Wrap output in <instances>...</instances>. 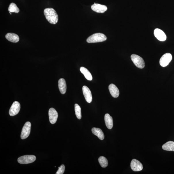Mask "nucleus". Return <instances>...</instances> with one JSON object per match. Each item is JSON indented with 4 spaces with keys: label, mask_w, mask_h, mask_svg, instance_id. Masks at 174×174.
I'll use <instances>...</instances> for the list:
<instances>
[{
    "label": "nucleus",
    "mask_w": 174,
    "mask_h": 174,
    "mask_svg": "<svg viewBox=\"0 0 174 174\" xmlns=\"http://www.w3.org/2000/svg\"><path fill=\"white\" fill-rule=\"evenodd\" d=\"M91 7L93 11L98 13H104L108 9L106 6L99 4H93Z\"/></svg>",
    "instance_id": "nucleus-12"
},
{
    "label": "nucleus",
    "mask_w": 174,
    "mask_h": 174,
    "mask_svg": "<svg viewBox=\"0 0 174 174\" xmlns=\"http://www.w3.org/2000/svg\"><path fill=\"white\" fill-rule=\"evenodd\" d=\"M98 161L101 167L103 168H105L108 165V160L105 157L101 156L99 157Z\"/></svg>",
    "instance_id": "nucleus-20"
},
{
    "label": "nucleus",
    "mask_w": 174,
    "mask_h": 174,
    "mask_svg": "<svg viewBox=\"0 0 174 174\" xmlns=\"http://www.w3.org/2000/svg\"><path fill=\"white\" fill-rule=\"evenodd\" d=\"M58 87L60 93L64 94L66 91V85L65 80L64 79H61L59 80Z\"/></svg>",
    "instance_id": "nucleus-15"
},
{
    "label": "nucleus",
    "mask_w": 174,
    "mask_h": 174,
    "mask_svg": "<svg viewBox=\"0 0 174 174\" xmlns=\"http://www.w3.org/2000/svg\"><path fill=\"white\" fill-rule=\"evenodd\" d=\"M36 158V157L33 155H25L19 157L18 161L20 164H27L34 162Z\"/></svg>",
    "instance_id": "nucleus-4"
},
{
    "label": "nucleus",
    "mask_w": 174,
    "mask_h": 174,
    "mask_svg": "<svg viewBox=\"0 0 174 174\" xmlns=\"http://www.w3.org/2000/svg\"><path fill=\"white\" fill-rule=\"evenodd\" d=\"M5 37L8 41L13 43H17L19 41V37L16 34L9 33L6 35Z\"/></svg>",
    "instance_id": "nucleus-14"
},
{
    "label": "nucleus",
    "mask_w": 174,
    "mask_h": 174,
    "mask_svg": "<svg viewBox=\"0 0 174 174\" xmlns=\"http://www.w3.org/2000/svg\"><path fill=\"white\" fill-rule=\"evenodd\" d=\"M44 14L48 22L52 24L57 23L58 17L57 12L52 8H48L44 10Z\"/></svg>",
    "instance_id": "nucleus-1"
},
{
    "label": "nucleus",
    "mask_w": 174,
    "mask_h": 174,
    "mask_svg": "<svg viewBox=\"0 0 174 174\" xmlns=\"http://www.w3.org/2000/svg\"><path fill=\"white\" fill-rule=\"evenodd\" d=\"M92 132L93 134L96 135L100 140H102L104 138V133L100 128H93L92 129Z\"/></svg>",
    "instance_id": "nucleus-17"
},
{
    "label": "nucleus",
    "mask_w": 174,
    "mask_h": 174,
    "mask_svg": "<svg viewBox=\"0 0 174 174\" xmlns=\"http://www.w3.org/2000/svg\"><path fill=\"white\" fill-rule=\"evenodd\" d=\"M131 167L132 170L138 172L143 170V166L141 163L137 160L133 159L131 163Z\"/></svg>",
    "instance_id": "nucleus-9"
},
{
    "label": "nucleus",
    "mask_w": 174,
    "mask_h": 174,
    "mask_svg": "<svg viewBox=\"0 0 174 174\" xmlns=\"http://www.w3.org/2000/svg\"><path fill=\"white\" fill-rule=\"evenodd\" d=\"M74 110L77 118L79 119H81L82 117L81 108L79 104H75Z\"/></svg>",
    "instance_id": "nucleus-22"
},
{
    "label": "nucleus",
    "mask_w": 174,
    "mask_h": 174,
    "mask_svg": "<svg viewBox=\"0 0 174 174\" xmlns=\"http://www.w3.org/2000/svg\"><path fill=\"white\" fill-rule=\"evenodd\" d=\"M162 148L163 150L165 151H174V142L169 141L164 144Z\"/></svg>",
    "instance_id": "nucleus-19"
},
{
    "label": "nucleus",
    "mask_w": 174,
    "mask_h": 174,
    "mask_svg": "<svg viewBox=\"0 0 174 174\" xmlns=\"http://www.w3.org/2000/svg\"><path fill=\"white\" fill-rule=\"evenodd\" d=\"M82 90L84 95L87 102L90 103L92 102V96L91 91L86 86H84L82 88Z\"/></svg>",
    "instance_id": "nucleus-10"
},
{
    "label": "nucleus",
    "mask_w": 174,
    "mask_h": 174,
    "mask_svg": "<svg viewBox=\"0 0 174 174\" xmlns=\"http://www.w3.org/2000/svg\"><path fill=\"white\" fill-rule=\"evenodd\" d=\"M107 37L105 35L102 33L93 34L88 37L87 40L88 43H95L102 42L106 41Z\"/></svg>",
    "instance_id": "nucleus-2"
},
{
    "label": "nucleus",
    "mask_w": 174,
    "mask_h": 174,
    "mask_svg": "<svg viewBox=\"0 0 174 174\" xmlns=\"http://www.w3.org/2000/svg\"><path fill=\"white\" fill-rule=\"evenodd\" d=\"M31 128V124L30 122L25 123L23 127L21 135V139H25L28 137L30 135Z\"/></svg>",
    "instance_id": "nucleus-6"
},
{
    "label": "nucleus",
    "mask_w": 174,
    "mask_h": 174,
    "mask_svg": "<svg viewBox=\"0 0 174 174\" xmlns=\"http://www.w3.org/2000/svg\"><path fill=\"white\" fill-rule=\"evenodd\" d=\"M154 34L155 37L160 41H164L167 39V36L164 31L159 29H155Z\"/></svg>",
    "instance_id": "nucleus-11"
},
{
    "label": "nucleus",
    "mask_w": 174,
    "mask_h": 174,
    "mask_svg": "<svg viewBox=\"0 0 174 174\" xmlns=\"http://www.w3.org/2000/svg\"><path fill=\"white\" fill-rule=\"evenodd\" d=\"M104 121L108 129H111L113 125L112 117L108 114H106L104 116Z\"/></svg>",
    "instance_id": "nucleus-16"
},
{
    "label": "nucleus",
    "mask_w": 174,
    "mask_h": 174,
    "mask_svg": "<svg viewBox=\"0 0 174 174\" xmlns=\"http://www.w3.org/2000/svg\"><path fill=\"white\" fill-rule=\"evenodd\" d=\"M131 58L134 64L138 68L143 69L145 66L144 61L140 56L133 54L131 55Z\"/></svg>",
    "instance_id": "nucleus-3"
},
{
    "label": "nucleus",
    "mask_w": 174,
    "mask_h": 174,
    "mask_svg": "<svg viewBox=\"0 0 174 174\" xmlns=\"http://www.w3.org/2000/svg\"><path fill=\"white\" fill-rule=\"evenodd\" d=\"M109 90L111 95L114 98H117L119 95V91L115 85L112 84L109 86Z\"/></svg>",
    "instance_id": "nucleus-13"
},
{
    "label": "nucleus",
    "mask_w": 174,
    "mask_h": 174,
    "mask_svg": "<svg viewBox=\"0 0 174 174\" xmlns=\"http://www.w3.org/2000/svg\"><path fill=\"white\" fill-rule=\"evenodd\" d=\"M65 170V166L64 165H62L58 167V169L56 174H63Z\"/></svg>",
    "instance_id": "nucleus-23"
},
{
    "label": "nucleus",
    "mask_w": 174,
    "mask_h": 174,
    "mask_svg": "<svg viewBox=\"0 0 174 174\" xmlns=\"http://www.w3.org/2000/svg\"><path fill=\"white\" fill-rule=\"evenodd\" d=\"M20 109V105L18 101H15L9 109V114L11 116H14L18 114Z\"/></svg>",
    "instance_id": "nucleus-7"
},
{
    "label": "nucleus",
    "mask_w": 174,
    "mask_h": 174,
    "mask_svg": "<svg viewBox=\"0 0 174 174\" xmlns=\"http://www.w3.org/2000/svg\"><path fill=\"white\" fill-rule=\"evenodd\" d=\"M172 59V55L169 53L163 55L160 60V65L163 67L167 66Z\"/></svg>",
    "instance_id": "nucleus-5"
},
{
    "label": "nucleus",
    "mask_w": 174,
    "mask_h": 174,
    "mask_svg": "<svg viewBox=\"0 0 174 174\" xmlns=\"http://www.w3.org/2000/svg\"><path fill=\"white\" fill-rule=\"evenodd\" d=\"M49 115L50 122L52 124H55L57 122L58 117V112L53 108L49 109Z\"/></svg>",
    "instance_id": "nucleus-8"
},
{
    "label": "nucleus",
    "mask_w": 174,
    "mask_h": 174,
    "mask_svg": "<svg viewBox=\"0 0 174 174\" xmlns=\"http://www.w3.org/2000/svg\"><path fill=\"white\" fill-rule=\"evenodd\" d=\"M80 71L84 75L85 78L89 81H91L93 79L91 74L87 69L84 67H81L80 68Z\"/></svg>",
    "instance_id": "nucleus-18"
},
{
    "label": "nucleus",
    "mask_w": 174,
    "mask_h": 174,
    "mask_svg": "<svg viewBox=\"0 0 174 174\" xmlns=\"http://www.w3.org/2000/svg\"><path fill=\"white\" fill-rule=\"evenodd\" d=\"M8 10L10 12L18 13L20 12V9H19L16 5L13 3H12L9 5Z\"/></svg>",
    "instance_id": "nucleus-21"
}]
</instances>
